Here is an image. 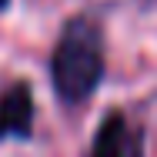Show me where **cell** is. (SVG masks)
I'll return each instance as SVG.
<instances>
[{"mask_svg": "<svg viewBox=\"0 0 157 157\" xmlns=\"http://www.w3.org/2000/svg\"><path fill=\"white\" fill-rule=\"evenodd\" d=\"M7 3H10V0H0V10H3V7H7Z\"/></svg>", "mask_w": 157, "mask_h": 157, "instance_id": "obj_4", "label": "cell"}, {"mask_svg": "<svg viewBox=\"0 0 157 157\" xmlns=\"http://www.w3.org/2000/svg\"><path fill=\"white\" fill-rule=\"evenodd\" d=\"M33 124V100L27 84H13L0 94V140L3 137H27Z\"/></svg>", "mask_w": 157, "mask_h": 157, "instance_id": "obj_3", "label": "cell"}, {"mask_svg": "<svg viewBox=\"0 0 157 157\" xmlns=\"http://www.w3.org/2000/svg\"><path fill=\"white\" fill-rule=\"evenodd\" d=\"M90 157H140V137L121 110L107 114L90 144Z\"/></svg>", "mask_w": 157, "mask_h": 157, "instance_id": "obj_2", "label": "cell"}, {"mask_svg": "<svg viewBox=\"0 0 157 157\" xmlns=\"http://www.w3.org/2000/svg\"><path fill=\"white\" fill-rule=\"evenodd\" d=\"M50 74L54 90L63 104H80L97 90L104 77V37L94 20L77 17L63 27L50 60Z\"/></svg>", "mask_w": 157, "mask_h": 157, "instance_id": "obj_1", "label": "cell"}]
</instances>
